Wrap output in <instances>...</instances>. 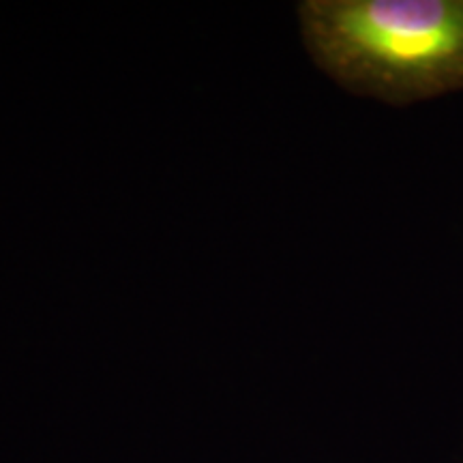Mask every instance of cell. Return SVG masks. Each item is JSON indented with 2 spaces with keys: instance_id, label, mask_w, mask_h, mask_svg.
<instances>
[{
  "instance_id": "1",
  "label": "cell",
  "mask_w": 463,
  "mask_h": 463,
  "mask_svg": "<svg viewBox=\"0 0 463 463\" xmlns=\"http://www.w3.org/2000/svg\"><path fill=\"white\" fill-rule=\"evenodd\" d=\"M316 65L356 95L410 103L463 89V0H307Z\"/></svg>"
}]
</instances>
